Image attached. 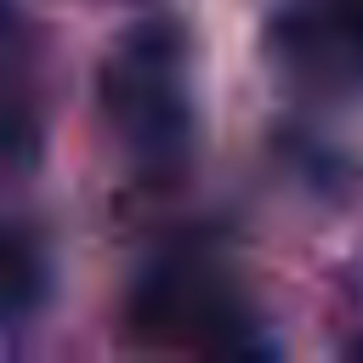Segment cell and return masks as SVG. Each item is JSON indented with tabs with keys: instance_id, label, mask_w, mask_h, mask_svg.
I'll return each instance as SVG.
<instances>
[{
	"instance_id": "obj_1",
	"label": "cell",
	"mask_w": 363,
	"mask_h": 363,
	"mask_svg": "<svg viewBox=\"0 0 363 363\" xmlns=\"http://www.w3.org/2000/svg\"><path fill=\"white\" fill-rule=\"evenodd\" d=\"M102 125L113 147L142 176H176L193 159L199 102H193V45L170 17H142L113 40L96 79Z\"/></svg>"
},
{
	"instance_id": "obj_2",
	"label": "cell",
	"mask_w": 363,
	"mask_h": 363,
	"mask_svg": "<svg viewBox=\"0 0 363 363\" xmlns=\"http://www.w3.org/2000/svg\"><path fill=\"white\" fill-rule=\"evenodd\" d=\"M130 329L153 346H182L210 357L261 352V329L244 289L204 250H170L142 272L130 295Z\"/></svg>"
},
{
	"instance_id": "obj_3",
	"label": "cell",
	"mask_w": 363,
	"mask_h": 363,
	"mask_svg": "<svg viewBox=\"0 0 363 363\" xmlns=\"http://www.w3.org/2000/svg\"><path fill=\"white\" fill-rule=\"evenodd\" d=\"M272 62L306 91L363 96V0H284Z\"/></svg>"
},
{
	"instance_id": "obj_4",
	"label": "cell",
	"mask_w": 363,
	"mask_h": 363,
	"mask_svg": "<svg viewBox=\"0 0 363 363\" xmlns=\"http://www.w3.org/2000/svg\"><path fill=\"white\" fill-rule=\"evenodd\" d=\"M45 34L23 0H0V170H34L45 153Z\"/></svg>"
},
{
	"instance_id": "obj_5",
	"label": "cell",
	"mask_w": 363,
	"mask_h": 363,
	"mask_svg": "<svg viewBox=\"0 0 363 363\" xmlns=\"http://www.w3.org/2000/svg\"><path fill=\"white\" fill-rule=\"evenodd\" d=\"M40 295H45V255H40V244L23 227L0 221V318L34 312Z\"/></svg>"
}]
</instances>
